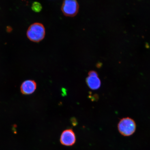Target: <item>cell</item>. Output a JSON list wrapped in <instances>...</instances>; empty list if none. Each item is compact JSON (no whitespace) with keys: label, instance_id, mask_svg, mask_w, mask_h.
<instances>
[{"label":"cell","instance_id":"cell-1","mask_svg":"<svg viewBox=\"0 0 150 150\" xmlns=\"http://www.w3.org/2000/svg\"><path fill=\"white\" fill-rule=\"evenodd\" d=\"M45 29L43 24L35 23L29 26L27 32L28 38L32 42H38L42 41L45 36Z\"/></svg>","mask_w":150,"mask_h":150},{"label":"cell","instance_id":"cell-2","mask_svg":"<svg viewBox=\"0 0 150 150\" xmlns=\"http://www.w3.org/2000/svg\"><path fill=\"white\" fill-rule=\"evenodd\" d=\"M135 122L130 117L124 118L120 121L118 129L120 134L125 136L132 135L136 130Z\"/></svg>","mask_w":150,"mask_h":150},{"label":"cell","instance_id":"cell-3","mask_svg":"<svg viewBox=\"0 0 150 150\" xmlns=\"http://www.w3.org/2000/svg\"><path fill=\"white\" fill-rule=\"evenodd\" d=\"M79 7V5L76 0H66L63 1L61 10L65 16L72 17L78 14Z\"/></svg>","mask_w":150,"mask_h":150},{"label":"cell","instance_id":"cell-4","mask_svg":"<svg viewBox=\"0 0 150 150\" xmlns=\"http://www.w3.org/2000/svg\"><path fill=\"white\" fill-rule=\"evenodd\" d=\"M76 136L74 131L71 129L64 131L61 134L60 141L62 145L66 146H71L76 143Z\"/></svg>","mask_w":150,"mask_h":150},{"label":"cell","instance_id":"cell-5","mask_svg":"<svg viewBox=\"0 0 150 150\" xmlns=\"http://www.w3.org/2000/svg\"><path fill=\"white\" fill-rule=\"evenodd\" d=\"M37 88L35 81L27 80L24 81L21 86V91L24 95H30L34 92Z\"/></svg>","mask_w":150,"mask_h":150},{"label":"cell","instance_id":"cell-6","mask_svg":"<svg viewBox=\"0 0 150 150\" xmlns=\"http://www.w3.org/2000/svg\"><path fill=\"white\" fill-rule=\"evenodd\" d=\"M86 83L90 89L97 90L101 86V81L98 76H89L86 79Z\"/></svg>","mask_w":150,"mask_h":150},{"label":"cell","instance_id":"cell-7","mask_svg":"<svg viewBox=\"0 0 150 150\" xmlns=\"http://www.w3.org/2000/svg\"><path fill=\"white\" fill-rule=\"evenodd\" d=\"M32 10L35 12H39L42 11V6L40 3L35 1L33 3L31 7Z\"/></svg>","mask_w":150,"mask_h":150},{"label":"cell","instance_id":"cell-8","mask_svg":"<svg viewBox=\"0 0 150 150\" xmlns=\"http://www.w3.org/2000/svg\"><path fill=\"white\" fill-rule=\"evenodd\" d=\"M89 76H98V74L96 71H91L88 73Z\"/></svg>","mask_w":150,"mask_h":150}]
</instances>
